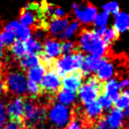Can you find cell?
I'll use <instances>...</instances> for the list:
<instances>
[{
  "label": "cell",
  "instance_id": "obj_24",
  "mask_svg": "<svg viewBox=\"0 0 129 129\" xmlns=\"http://www.w3.org/2000/svg\"><path fill=\"white\" fill-rule=\"evenodd\" d=\"M81 29V23L78 22L77 20H73V21H70L64 32L62 33V35L60 36L59 39L61 40H71L75 34H77Z\"/></svg>",
  "mask_w": 129,
  "mask_h": 129
},
{
  "label": "cell",
  "instance_id": "obj_18",
  "mask_svg": "<svg viewBox=\"0 0 129 129\" xmlns=\"http://www.w3.org/2000/svg\"><path fill=\"white\" fill-rule=\"evenodd\" d=\"M120 87H119V83L116 79L112 78L110 80H108L107 82H105V84L103 85V92L102 94L106 95L107 97H109L110 99H112L113 101H115L119 96H120Z\"/></svg>",
  "mask_w": 129,
  "mask_h": 129
},
{
  "label": "cell",
  "instance_id": "obj_25",
  "mask_svg": "<svg viewBox=\"0 0 129 129\" xmlns=\"http://www.w3.org/2000/svg\"><path fill=\"white\" fill-rule=\"evenodd\" d=\"M26 53L40 54L42 52V43L34 37H30L28 40L24 42Z\"/></svg>",
  "mask_w": 129,
  "mask_h": 129
},
{
  "label": "cell",
  "instance_id": "obj_21",
  "mask_svg": "<svg viewBox=\"0 0 129 129\" xmlns=\"http://www.w3.org/2000/svg\"><path fill=\"white\" fill-rule=\"evenodd\" d=\"M45 70L46 69L41 63L28 69L27 70V80L39 84L45 74Z\"/></svg>",
  "mask_w": 129,
  "mask_h": 129
},
{
  "label": "cell",
  "instance_id": "obj_19",
  "mask_svg": "<svg viewBox=\"0 0 129 129\" xmlns=\"http://www.w3.org/2000/svg\"><path fill=\"white\" fill-rule=\"evenodd\" d=\"M102 113H103V109L98 101H94L85 105L84 114L90 120H98L101 117Z\"/></svg>",
  "mask_w": 129,
  "mask_h": 129
},
{
  "label": "cell",
  "instance_id": "obj_17",
  "mask_svg": "<svg viewBox=\"0 0 129 129\" xmlns=\"http://www.w3.org/2000/svg\"><path fill=\"white\" fill-rule=\"evenodd\" d=\"M99 62H100V58L95 57L93 55H89V54L86 55L82 62L80 73L82 74V76H88V75H92L96 73Z\"/></svg>",
  "mask_w": 129,
  "mask_h": 129
},
{
  "label": "cell",
  "instance_id": "obj_27",
  "mask_svg": "<svg viewBox=\"0 0 129 129\" xmlns=\"http://www.w3.org/2000/svg\"><path fill=\"white\" fill-rule=\"evenodd\" d=\"M118 36H119V34L116 32V30L113 27H108L107 26V28L105 29V31H104V33L102 34L101 37L104 40V42L107 45H109V44H112L115 40H117Z\"/></svg>",
  "mask_w": 129,
  "mask_h": 129
},
{
  "label": "cell",
  "instance_id": "obj_29",
  "mask_svg": "<svg viewBox=\"0 0 129 129\" xmlns=\"http://www.w3.org/2000/svg\"><path fill=\"white\" fill-rule=\"evenodd\" d=\"M109 19H110V15L104 11H101L97 13L93 24L95 27H107L109 23Z\"/></svg>",
  "mask_w": 129,
  "mask_h": 129
},
{
  "label": "cell",
  "instance_id": "obj_11",
  "mask_svg": "<svg viewBox=\"0 0 129 129\" xmlns=\"http://www.w3.org/2000/svg\"><path fill=\"white\" fill-rule=\"evenodd\" d=\"M23 106H24V99L22 97H16L7 104L6 112L10 120H21L22 121Z\"/></svg>",
  "mask_w": 129,
  "mask_h": 129
},
{
  "label": "cell",
  "instance_id": "obj_38",
  "mask_svg": "<svg viewBox=\"0 0 129 129\" xmlns=\"http://www.w3.org/2000/svg\"><path fill=\"white\" fill-rule=\"evenodd\" d=\"M119 83V87H120V89L121 90H126L127 89V87L129 86V78H124V79H122L120 82H118Z\"/></svg>",
  "mask_w": 129,
  "mask_h": 129
},
{
  "label": "cell",
  "instance_id": "obj_10",
  "mask_svg": "<svg viewBox=\"0 0 129 129\" xmlns=\"http://www.w3.org/2000/svg\"><path fill=\"white\" fill-rule=\"evenodd\" d=\"M115 73V69H114V64L108 59V57L103 56L100 58V62L99 66L97 68L96 74H97V78L102 82H107L108 80L112 79Z\"/></svg>",
  "mask_w": 129,
  "mask_h": 129
},
{
  "label": "cell",
  "instance_id": "obj_36",
  "mask_svg": "<svg viewBox=\"0 0 129 129\" xmlns=\"http://www.w3.org/2000/svg\"><path fill=\"white\" fill-rule=\"evenodd\" d=\"M6 120H7L6 105L2 100H0V129L6 124Z\"/></svg>",
  "mask_w": 129,
  "mask_h": 129
},
{
  "label": "cell",
  "instance_id": "obj_37",
  "mask_svg": "<svg viewBox=\"0 0 129 129\" xmlns=\"http://www.w3.org/2000/svg\"><path fill=\"white\" fill-rule=\"evenodd\" d=\"M95 129H113V128H111V127L107 124L105 118H100V119L96 122V124H95Z\"/></svg>",
  "mask_w": 129,
  "mask_h": 129
},
{
  "label": "cell",
  "instance_id": "obj_1",
  "mask_svg": "<svg viewBox=\"0 0 129 129\" xmlns=\"http://www.w3.org/2000/svg\"><path fill=\"white\" fill-rule=\"evenodd\" d=\"M77 46L82 52H86L89 55H93L98 58L105 56L108 50V45L104 42L101 36L93 31V29H84L80 32Z\"/></svg>",
  "mask_w": 129,
  "mask_h": 129
},
{
  "label": "cell",
  "instance_id": "obj_39",
  "mask_svg": "<svg viewBox=\"0 0 129 129\" xmlns=\"http://www.w3.org/2000/svg\"><path fill=\"white\" fill-rule=\"evenodd\" d=\"M5 91V87H4V79H3V76L0 72V95H2Z\"/></svg>",
  "mask_w": 129,
  "mask_h": 129
},
{
  "label": "cell",
  "instance_id": "obj_20",
  "mask_svg": "<svg viewBox=\"0 0 129 129\" xmlns=\"http://www.w3.org/2000/svg\"><path fill=\"white\" fill-rule=\"evenodd\" d=\"M18 61H19V66L22 70H28V69L40 63V56H39V54L26 53L24 56H22L20 59H18Z\"/></svg>",
  "mask_w": 129,
  "mask_h": 129
},
{
  "label": "cell",
  "instance_id": "obj_26",
  "mask_svg": "<svg viewBox=\"0 0 129 129\" xmlns=\"http://www.w3.org/2000/svg\"><path fill=\"white\" fill-rule=\"evenodd\" d=\"M10 52L13 55V57H15L17 59H20L22 56H24L26 54V49H25L24 42L16 39L10 45Z\"/></svg>",
  "mask_w": 129,
  "mask_h": 129
},
{
  "label": "cell",
  "instance_id": "obj_32",
  "mask_svg": "<svg viewBox=\"0 0 129 129\" xmlns=\"http://www.w3.org/2000/svg\"><path fill=\"white\" fill-rule=\"evenodd\" d=\"M41 92L40 86L37 83H34L32 81L27 80V84H26V93H28L31 97H37Z\"/></svg>",
  "mask_w": 129,
  "mask_h": 129
},
{
  "label": "cell",
  "instance_id": "obj_35",
  "mask_svg": "<svg viewBox=\"0 0 129 129\" xmlns=\"http://www.w3.org/2000/svg\"><path fill=\"white\" fill-rule=\"evenodd\" d=\"M3 129H25V127L21 120H10L4 125Z\"/></svg>",
  "mask_w": 129,
  "mask_h": 129
},
{
  "label": "cell",
  "instance_id": "obj_22",
  "mask_svg": "<svg viewBox=\"0 0 129 129\" xmlns=\"http://www.w3.org/2000/svg\"><path fill=\"white\" fill-rule=\"evenodd\" d=\"M14 33H15V37L17 40L23 41L25 42L26 40H28L30 37H32V30L30 27L21 24L19 21L16 25V27L14 28Z\"/></svg>",
  "mask_w": 129,
  "mask_h": 129
},
{
  "label": "cell",
  "instance_id": "obj_7",
  "mask_svg": "<svg viewBox=\"0 0 129 129\" xmlns=\"http://www.w3.org/2000/svg\"><path fill=\"white\" fill-rule=\"evenodd\" d=\"M72 10L76 18L75 20L81 24H92L97 13L99 12L96 6L86 1L74 3L72 5Z\"/></svg>",
  "mask_w": 129,
  "mask_h": 129
},
{
  "label": "cell",
  "instance_id": "obj_31",
  "mask_svg": "<svg viewBox=\"0 0 129 129\" xmlns=\"http://www.w3.org/2000/svg\"><path fill=\"white\" fill-rule=\"evenodd\" d=\"M102 11L108 13L109 15H115L120 11V6L116 1H109L102 5Z\"/></svg>",
  "mask_w": 129,
  "mask_h": 129
},
{
  "label": "cell",
  "instance_id": "obj_16",
  "mask_svg": "<svg viewBox=\"0 0 129 129\" xmlns=\"http://www.w3.org/2000/svg\"><path fill=\"white\" fill-rule=\"evenodd\" d=\"M105 120L111 128L120 129L123 126V120H124L123 111L119 110L117 108H113L112 110H110V112L106 116Z\"/></svg>",
  "mask_w": 129,
  "mask_h": 129
},
{
  "label": "cell",
  "instance_id": "obj_40",
  "mask_svg": "<svg viewBox=\"0 0 129 129\" xmlns=\"http://www.w3.org/2000/svg\"><path fill=\"white\" fill-rule=\"evenodd\" d=\"M3 54H4V45H3L2 40L0 38V58L3 57Z\"/></svg>",
  "mask_w": 129,
  "mask_h": 129
},
{
  "label": "cell",
  "instance_id": "obj_28",
  "mask_svg": "<svg viewBox=\"0 0 129 129\" xmlns=\"http://www.w3.org/2000/svg\"><path fill=\"white\" fill-rule=\"evenodd\" d=\"M0 38H1L2 43H3L4 46L5 45L10 46L16 40L14 30H10V29H3L0 33Z\"/></svg>",
  "mask_w": 129,
  "mask_h": 129
},
{
  "label": "cell",
  "instance_id": "obj_14",
  "mask_svg": "<svg viewBox=\"0 0 129 129\" xmlns=\"http://www.w3.org/2000/svg\"><path fill=\"white\" fill-rule=\"evenodd\" d=\"M42 52L52 59L57 58L60 55V41L56 38H46L42 44Z\"/></svg>",
  "mask_w": 129,
  "mask_h": 129
},
{
  "label": "cell",
  "instance_id": "obj_23",
  "mask_svg": "<svg viewBox=\"0 0 129 129\" xmlns=\"http://www.w3.org/2000/svg\"><path fill=\"white\" fill-rule=\"evenodd\" d=\"M56 100L58 102V104H61V105H64V106H70V105H73L75 102H76V99H77V96L75 93H72V92H69V91H66V90H60L56 93Z\"/></svg>",
  "mask_w": 129,
  "mask_h": 129
},
{
  "label": "cell",
  "instance_id": "obj_12",
  "mask_svg": "<svg viewBox=\"0 0 129 129\" xmlns=\"http://www.w3.org/2000/svg\"><path fill=\"white\" fill-rule=\"evenodd\" d=\"M82 78H83V76L80 72L70 74L62 78L60 87L62 88V90H66V91L76 94L79 91L80 87L82 86Z\"/></svg>",
  "mask_w": 129,
  "mask_h": 129
},
{
  "label": "cell",
  "instance_id": "obj_15",
  "mask_svg": "<svg viewBox=\"0 0 129 129\" xmlns=\"http://www.w3.org/2000/svg\"><path fill=\"white\" fill-rule=\"evenodd\" d=\"M113 28L118 34L124 33L129 30V13L125 11H119L114 15Z\"/></svg>",
  "mask_w": 129,
  "mask_h": 129
},
{
  "label": "cell",
  "instance_id": "obj_5",
  "mask_svg": "<svg viewBox=\"0 0 129 129\" xmlns=\"http://www.w3.org/2000/svg\"><path fill=\"white\" fill-rule=\"evenodd\" d=\"M46 117L50 123L57 129L66 128L72 118V110L64 105L55 103L46 111Z\"/></svg>",
  "mask_w": 129,
  "mask_h": 129
},
{
  "label": "cell",
  "instance_id": "obj_6",
  "mask_svg": "<svg viewBox=\"0 0 129 129\" xmlns=\"http://www.w3.org/2000/svg\"><path fill=\"white\" fill-rule=\"evenodd\" d=\"M18 21L28 27H40L43 20L40 13V6L37 3H27L21 10Z\"/></svg>",
  "mask_w": 129,
  "mask_h": 129
},
{
  "label": "cell",
  "instance_id": "obj_2",
  "mask_svg": "<svg viewBox=\"0 0 129 129\" xmlns=\"http://www.w3.org/2000/svg\"><path fill=\"white\" fill-rule=\"evenodd\" d=\"M84 57V53L80 50H77L70 54H63L62 56L54 60L52 70L57 74L59 78H63L70 74L78 72L81 69Z\"/></svg>",
  "mask_w": 129,
  "mask_h": 129
},
{
  "label": "cell",
  "instance_id": "obj_9",
  "mask_svg": "<svg viewBox=\"0 0 129 129\" xmlns=\"http://www.w3.org/2000/svg\"><path fill=\"white\" fill-rule=\"evenodd\" d=\"M69 22H70V20L67 17L51 18L48 21H46V30L53 38H55V37L60 38V36L64 32Z\"/></svg>",
  "mask_w": 129,
  "mask_h": 129
},
{
  "label": "cell",
  "instance_id": "obj_13",
  "mask_svg": "<svg viewBox=\"0 0 129 129\" xmlns=\"http://www.w3.org/2000/svg\"><path fill=\"white\" fill-rule=\"evenodd\" d=\"M102 94L98 89L90 86L89 84L85 83L84 85H82L78 91V95L79 98L81 100V102L83 104H89L91 102L96 101V99L99 97V95Z\"/></svg>",
  "mask_w": 129,
  "mask_h": 129
},
{
  "label": "cell",
  "instance_id": "obj_30",
  "mask_svg": "<svg viewBox=\"0 0 129 129\" xmlns=\"http://www.w3.org/2000/svg\"><path fill=\"white\" fill-rule=\"evenodd\" d=\"M78 50L77 44L72 40H62L60 42V54H70Z\"/></svg>",
  "mask_w": 129,
  "mask_h": 129
},
{
  "label": "cell",
  "instance_id": "obj_41",
  "mask_svg": "<svg viewBox=\"0 0 129 129\" xmlns=\"http://www.w3.org/2000/svg\"><path fill=\"white\" fill-rule=\"evenodd\" d=\"M123 116L126 117V118H129V107L126 108V109H124V111H123Z\"/></svg>",
  "mask_w": 129,
  "mask_h": 129
},
{
  "label": "cell",
  "instance_id": "obj_34",
  "mask_svg": "<svg viewBox=\"0 0 129 129\" xmlns=\"http://www.w3.org/2000/svg\"><path fill=\"white\" fill-rule=\"evenodd\" d=\"M98 102L100 104V106L102 107L103 110H110L114 104V101L112 99H110L109 97H107L104 94H100L98 97Z\"/></svg>",
  "mask_w": 129,
  "mask_h": 129
},
{
  "label": "cell",
  "instance_id": "obj_8",
  "mask_svg": "<svg viewBox=\"0 0 129 129\" xmlns=\"http://www.w3.org/2000/svg\"><path fill=\"white\" fill-rule=\"evenodd\" d=\"M39 84H40L39 86H40L41 91H43L47 94L53 95L59 91L61 81H60L59 77L57 76V74L53 70H49V71L45 72V74Z\"/></svg>",
  "mask_w": 129,
  "mask_h": 129
},
{
  "label": "cell",
  "instance_id": "obj_3",
  "mask_svg": "<svg viewBox=\"0 0 129 129\" xmlns=\"http://www.w3.org/2000/svg\"><path fill=\"white\" fill-rule=\"evenodd\" d=\"M46 119V110L43 107L37 106L31 99L24 100L23 117L24 127L27 129H35L41 126Z\"/></svg>",
  "mask_w": 129,
  "mask_h": 129
},
{
  "label": "cell",
  "instance_id": "obj_4",
  "mask_svg": "<svg viewBox=\"0 0 129 129\" xmlns=\"http://www.w3.org/2000/svg\"><path fill=\"white\" fill-rule=\"evenodd\" d=\"M27 78L20 71H10L4 79L5 90L13 96L21 97L26 94Z\"/></svg>",
  "mask_w": 129,
  "mask_h": 129
},
{
  "label": "cell",
  "instance_id": "obj_33",
  "mask_svg": "<svg viewBox=\"0 0 129 129\" xmlns=\"http://www.w3.org/2000/svg\"><path fill=\"white\" fill-rule=\"evenodd\" d=\"M115 106L119 110H124L129 107V96L122 93L120 96L115 100Z\"/></svg>",
  "mask_w": 129,
  "mask_h": 129
}]
</instances>
